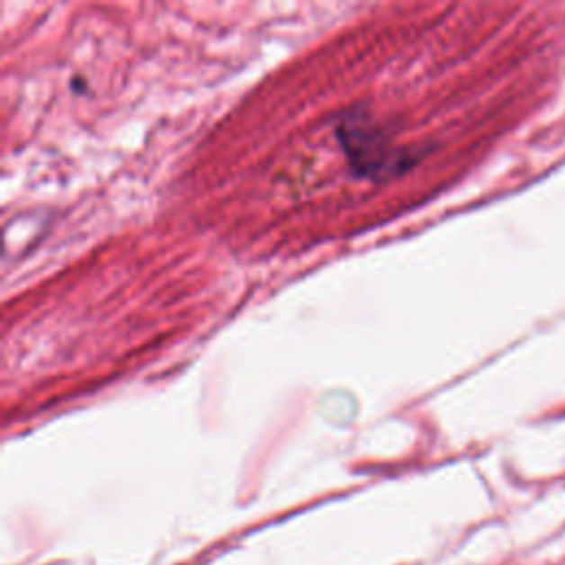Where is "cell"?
Returning <instances> with one entry per match:
<instances>
[{
  "label": "cell",
  "mask_w": 565,
  "mask_h": 565,
  "mask_svg": "<svg viewBox=\"0 0 565 565\" xmlns=\"http://www.w3.org/2000/svg\"><path fill=\"white\" fill-rule=\"evenodd\" d=\"M340 138L347 148L349 162L360 175L367 177H387L391 173H400L407 168V162L400 153L389 148L387 138L376 126H364L363 121L352 120L340 126Z\"/></svg>",
  "instance_id": "6da1fadb"
}]
</instances>
